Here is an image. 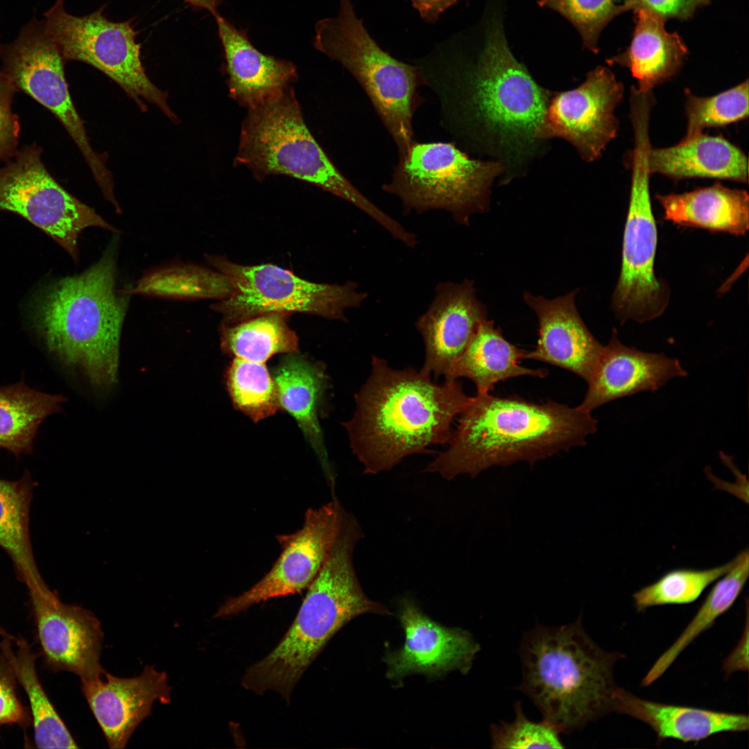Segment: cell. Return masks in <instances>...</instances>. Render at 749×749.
Returning <instances> with one entry per match:
<instances>
[{
    "mask_svg": "<svg viewBox=\"0 0 749 749\" xmlns=\"http://www.w3.org/2000/svg\"><path fill=\"white\" fill-rule=\"evenodd\" d=\"M634 12L630 45L608 62L627 67L637 80V88L651 91L679 71L688 50L678 33L666 30L665 20L642 10Z\"/></svg>",
    "mask_w": 749,
    "mask_h": 749,
    "instance_id": "28",
    "label": "cell"
},
{
    "mask_svg": "<svg viewBox=\"0 0 749 749\" xmlns=\"http://www.w3.org/2000/svg\"><path fill=\"white\" fill-rule=\"evenodd\" d=\"M101 678L80 679L81 689L110 748H124L138 725L150 714L155 701H171L165 672L146 666L137 677L121 678L105 671Z\"/></svg>",
    "mask_w": 749,
    "mask_h": 749,
    "instance_id": "21",
    "label": "cell"
},
{
    "mask_svg": "<svg viewBox=\"0 0 749 749\" xmlns=\"http://www.w3.org/2000/svg\"><path fill=\"white\" fill-rule=\"evenodd\" d=\"M117 239L86 270L51 285L35 309V327L49 352L98 391L118 382L121 333L130 295L117 288Z\"/></svg>",
    "mask_w": 749,
    "mask_h": 749,
    "instance_id": "4",
    "label": "cell"
},
{
    "mask_svg": "<svg viewBox=\"0 0 749 749\" xmlns=\"http://www.w3.org/2000/svg\"><path fill=\"white\" fill-rule=\"evenodd\" d=\"M290 315L268 312L235 323H222L221 348L235 358L261 363L277 354L297 352L298 338L289 325Z\"/></svg>",
    "mask_w": 749,
    "mask_h": 749,
    "instance_id": "34",
    "label": "cell"
},
{
    "mask_svg": "<svg viewBox=\"0 0 749 749\" xmlns=\"http://www.w3.org/2000/svg\"><path fill=\"white\" fill-rule=\"evenodd\" d=\"M452 431L448 447L426 467L450 481L472 478L496 466L531 465L586 444L597 430L591 413L552 400L536 403L517 396L476 393Z\"/></svg>",
    "mask_w": 749,
    "mask_h": 749,
    "instance_id": "3",
    "label": "cell"
},
{
    "mask_svg": "<svg viewBox=\"0 0 749 749\" xmlns=\"http://www.w3.org/2000/svg\"><path fill=\"white\" fill-rule=\"evenodd\" d=\"M458 0H411L420 17L428 23H435L447 8Z\"/></svg>",
    "mask_w": 749,
    "mask_h": 749,
    "instance_id": "45",
    "label": "cell"
},
{
    "mask_svg": "<svg viewBox=\"0 0 749 749\" xmlns=\"http://www.w3.org/2000/svg\"><path fill=\"white\" fill-rule=\"evenodd\" d=\"M223 48L229 96L247 110L255 107L298 79L291 61L264 54L255 48L247 33L219 14L215 17Z\"/></svg>",
    "mask_w": 749,
    "mask_h": 749,
    "instance_id": "23",
    "label": "cell"
},
{
    "mask_svg": "<svg viewBox=\"0 0 749 749\" xmlns=\"http://www.w3.org/2000/svg\"><path fill=\"white\" fill-rule=\"evenodd\" d=\"M17 89L0 70V163L12 160L19 151L20 123L12 110Z\"/></svg>",
    "mask_w": 749,
    "mask_h": 749,
    "instance_id": "42",
    "label": "cell"
},
{
    "mask_svg": "<svg viewBox=\"0 0 749 749\" xmlns=\"http://www.w3.org/2000/svg\"><path fill=\"white\" fill-rule=\"evenodd\" d=\"M515 719L509 723L500 721L490 728L493 748H563L560 732L545 721L537 723L524 714L522 702L514 705Z\"/></svg>",
    "mask_w": 749,
    "mask_h": 749,
    "instance_id": "40",
    "label": "cell"
},
{
    "mask_svg": "<svg viewBox=\"0 0 749 749\" xmlns=\"http://www.w3.org/2000/svg\"><path fill=\"white\" fill-rule=\"evenodd\" d=\"M0 635H1V636L2 637H12V635H10V634H9V633H8V632L6 631V629H5L4 628H3V627H2V626H0Z\"/></svg>",
    "mask_w": 749,
    "mask_h": 749,
    "instance_id": "47",
    "label": "cell"
},
{
    "mask_svg": "<svg viewBox=\"0 0 749 749\" xmlns=\"http://www.w3.org/2000/svg\"><path fill=\"white\" fill-rule=\"evenodd\" d=\"M33 482L28 472L17 481L0 479V546L28 589L48 587L37 569L30 537Z\"/></svg>",
    "mask_w": 749,
    "mask_h": 749,
    "instance_id": "31",
    "label": "cell"
},
{
    "mask_svg": "<svg viewBox=\"0 0 749 749\" xmlns=\"http://www.w3.org/2000/svg\"><path fill=\"white\" fill-rule=\"evenodd\" d=\"M522 680L517 689L560 733H569L613 712L618 687L614 667L623 654L608 652L588 635L582 614L573 623H536L521 642Z\"/></svg>",
    "mask_w": 749,
    "mask_h": 749,
    "instance_id": "5",
    "label": "cell"
},
{
    "mask_svg": "<svg viewBox=\"0 0 749 749\" xmlns=\"http://www.w3.org/2000/svg\"><path fill=\"white\" fill-rule=\"evenodd\" d=\"M735 558L724 565L703 570L680 569L670 571L655 583L632 595L638 612L653 606L681 605L698 599L703 591L733 565Z\"/></svg>",
    "mask_w": 749,
    "mask_h": 749,
    "instance_id": "37",
    "label": "cell"
},
{
    "mask_svg": "<svg viewBox=\"0 0 749 749\" xmlns=\"http://www.w3.org/2000/svg\"><path fill=\"white\" fill-rule=\"evenodd\" d=\"M64 0H55L44 13L45 28L64 61H80L117 83L144 111V101L156 105L173 121L178 117L168 94L149 79L141 60L138 32L131 21L114 22L103 14L105 6L85 16L67 12Z\"/></svg>",
    "mask_w": 749,
    "mask_h": 749,
    "instance_id": "11",
    "label": "cell"
},
{
    "mask_svg": "<svg viewBox=\"0 0 749 749\" xmlns=\"http://www.w3.org/2000/svg\"><path fill=\"white\" fill-rule=\"evenodd\" d=\"M205 257L234 287L229 297L211 307L222 315L225 324L268 312L302 313L347 322L346 311L359 308L368 296L352 280L318 283L273 264L241 265L223 256Z\"/></svg>",
    "mask_w": 749,
    "mask_h": 749,
    "instance_id": "10",
    "label": "cell"
},
{
    "mask_svg": "<svg viewBox=\"0 0 749 749\" xmlns=\"http://www.w3.org/2000/svg\"><path fill=\"white\" fill-rule=\"evenodd\" d=\"M1 71L21 90L51 112L73 139L105 198L114 196V182L105 155L91 146L84 123L70 96L64 60L47 33L44 20L35 15L17 37L0 44Z\"/></svg>",
    "mask_w": 749,
    "mask_h": 749,
    "instance_id": "13",
    "label": "cell"
},
{
    "mask_svg": "<svg viewBox=\"0 0 749 749\" xmlns=\"http://www.w3.org/2000/svg\"><path fill=\"white\" fill-rule=\"evenodd\" d=\"M526 352L508 342L494 322L486 318L445 379H469L476 386V393L488 394L497 383L508 379L521 376L546 377V369L520 365Z\"/></svg>",
    "mask_w": 749,
    "mask_h": 749,
    "instance_id": "29",
    "label": "cell"
},
{
    "mask_svg": "<svg viewBox=\"0 0 749 749\" xmlns=\"http://www.w3.org/2000/svg\"><path fill=\"white\" fill-rule=\"evenodd\" d=\"M18 684L10 662L0 650V730L17 725L26 733L32 725L29 709L19 697Z\"/></svg>",
    "mask_w": 749,
    "mask_h": 749,
    "instance_id": "41",
    "label": "cell"
},
{
    "mask_svg": "<svg viewBox=\"0 0 749 749\" xmlns=\"http://www.w3.org/2000/svg\"><path fill=\"white\" fill-rule=\"evenodd\" d=\"M664 218L680 226L743 236L749 227L747 191L721 184L682 193L657 195Z\"/></svg>",
    "mask_w": 749,
    "mask_h": 749,
    "instance_id": "27",
    "label": "cell"
},
{
    "mask_svg": "<svg viewBox=\"0 0 749 749\" xmlns=\"http://www.w3.org/2000/svg\"><path fill=\"white\" fill-rule=\"evenodd\" d=\"M748 80L716 95L700 97L686 90L687 131L684 137L703 133L748 117Z\"/></svg>",
    "mask_w": 749,
    "mask_h": 749,
    "instance_id": "38",
    "label": "cell"
},
{
    "mask_svg": "<svg viewBox=\"0 0 749 749\" xmlns=\"http://www.w3.org/2000/svg\"><path fill=\"white\" fill-rule=\"evenodd\" d=\"M687 375L678 359L626 346L613 329L596 369L587 383L585 395L577 406L592 413L620 398L641 392L654 393L670 380Z\"/></svg>",
    "mask_w": 749,
    "mask_h": 749,
    "instance_id": "22",
    "label": "cell"
},
{
    "mask_svg": "<svg viewBox=\"0 0 749 749\" xmlns=\"http://www.w3.org/2000/svg\"><path fill=\"white\" fill-rule=\"evenodd\" d=\"M577 290L547 299L524 293L526 304L538 321L536 347L524 359H533L567 370L587 383L593 376L604 350L580 318L575 304Z\"/></svg>",
    "mask_w": 749,
    "mask_h": 749,
    "instance_id": "20",
    "label": "cell"
},
{
    "mask_svg": "<svg viewBox=\"0 0 749 749\" xmlns=\"http://www.w3.org/2000/svg\"><path fill=\"white\" fill-rule=\"evenodd\" d=\"M470 398L458 379L438 384L420 370L394 369L372 356L354 414L343 423L363 474L389 471L408 456L447 443L455 417Z\"/></svg>",
    "mask_w": 749,
    "mask_h": 749,
    "instance_id": "2",
    "label": "cell"
},
{
    "mask_svg": "<svg viewBox=\"0 0 749 749\" xmlns=\"http://www.w3.org/2000/svg\"><path fill=\"white\" fill-rule=\"evenodd\" d=\"M734 558L733 565L718 578L679 637L646 673L642 681L643 687L649 686L660 678L692 642L734 605L748 578V549L742 551Z\"/></svg>",
    "mask_w": 749,
    "mask_h": 749,
    "instance_id": "33",
    "label": "cell"
},
{
    "mask_svg": "<svg viewBox=\"0 0 749 749\" xmlns=\"http://www.w3.org/2000/svg\"><path fill=\"white\" fill-rule=\"evenodd\" d=\"M0 650L10 662L28 700L33 743L37 748H77L78 746L43 687L36 669L40 655L23 637H3Z\"/></svg>",
    "mask_w": 749,
    "mask_h": 749,
    "instance_id": "30",
    "label": "cell"
},
{
    "mask_svg": "<svg viewBox=\"0 0 749 749\" xmlns=\"http://www.w3.org/2000/svg\"><path fill=\"white\" fill-rule=\"evenodd\" d=\"M42 153L35 143L25 145L0 166V211L26 218L76 261L78 239L83 230L98 227L115 234L119 232L54 179L42 162Z\"/></svg>",
    "mask_w": 749,
    "mask_h": 749,
    "instance_id": "14",
    "label": "cell"
},
{
    "mask_svg": "<svg viewBox=\"0 0 749 749\" xmlns=\"http://www.w3.org/2000/svg\"><path fill=\"white\" fill-rule=\"evenodd\" d=\"M338 1L337 15L316 24L313 45L359 83L402 156L415 141L413 119L422 85L419 69L379 46L351 0Z\"/></svg>",
    "mask_w": 749,
    "mask_h": 749,
    "instance_id": "8",
    "label": "cell"
},
{
    "mask_svg": "<svg viewBox=\"0 0 749 749\" xmlns=\"http://www.w3.org/2000/svg\"><path fill=\"white\" fill-rule=\"evenodd\" d=\"M362 537L359 524H343L286 633L270 653L246 669L241 680L246 689L256 694L272 691L289 703L304 671L343 626L365 613L391 614L367 596L358 579L353 555Z\"/></svg>",
    "mask_w": 749,
    "mask_h": 749,
    "instance_id": "6",
    "label": "cell"
},
{
    "mask_svg": "<svg viewBox=\"0 0 749 749\" xmlns=\"http://www.w3.org/2000/svg\"><path fill=\"white\" fill-rule=\"evenodd\" d=\"M62 395L43 393L24 381L0 388V448L16 457L30 454L42 422L61 409Z\"/></svg>",
    "mask_w": 749,
    "mask_h": 749,
    "instance_id": "32",
    "label": "cell"
},
{
    "mask_svg": "<svg viewBox=\"0 0 749 749\" xmlns=\"http://www.w3.org/2000/svg\"><path fill=\"white\" fill-rule=\"evenodd\" d=\"M651 173L673 179L714 178L746 183L748 162L745 153L721 136L703 133L685 138L676 145L650 147Z\"/></svg>",
    "mask_w": 749,
    "mask_h": 749,
    "instance_id": "25",
    "label": "cell"
},
{
    "mask_svg": "<svg viewBox=\"0 0 749 749\" xmlns=\"http://www.w3.org/2000/svg\"><path fill=\"white\" fill-rule=\"evenodd\" d=\"M613 712L648 725L660 743L668 739L698 742L719 733L744 732L749 727L746 714L648 700L620 687L615 691Z\"/></svg>",
    "mask_w": 749,
    "mask_h": 749,
    "instance_id": "24",
    "label": "cell"
},
{
    "mask_svg": "<svg viewBox=\"0 0 749 749\" xmlns=\"http://www.w3.org/2000/svg\"><path fill=\"white\" fill-rule=\"evenodd\" d=\"M28 592L45 667L80 679L101 678L105 671L100 664L103 633L96 616L81 606L64 603L49 587Z\"/></svg>",
    "mask_w": 749,
    "mask_h": 749,
    "instance_id": "17",
    "label": "cell"
},
{
    "mask_svg": "<svg viewBox=\"0 0 749 749\" xmlns=\"http://www.w3.org/2000/svg\"><path fill=\"white\" fill-rule=\"evenodd\" d=\"M273 377L279 408L295 419L327 475L332 479L318 420V411L328 383L324 366L307 360L297 352L289 353L279 361Z\"/></svg>",
    "mask_w": 749,
    "mask_h": 749,
    "instance_id": "26",
    "label": "cell"
},
{
    "mask_svg": "<svg viewBox=\"0 0 749 749\" xmlns=\"http://www.w3.org/2000/svg\"><path fill=\"white\" fill-rule=\"evenodd\" d=\"M623 91V84L609 69L597 67L578 87L556 94L549 101L537 139H565L585 161H594L617 136L619 121L614 109Z\"/></svg>",
    "mask_w": 749,
    "mask_h": 749,
    "instance_id": "16",
    "label": "cell"
},
{
    "mask_svg": "<svg viewBox=\"0 0 749 749\" xmlns=\"http://www.w3.org/2000/svg\"><path fill=\"white\" fill-rule=\"evenodd\" d=\"M406 639L403 647L387 655V676L399 679L413 673L439 675L451 670L467 673L480 646L472 635L442 626L425 615L410 599L400 605Z\"/></svg>",
    "mask_w": 749,
    "mask_h": 749,
    "instance_id": "19",
    "label": "cell"
},
{
    "mask_svg": "<svg viewBox=\"0 0 749 749\" xmlns=\"http://www.w3.org/2000/svg\"><path fill=\"white\" fill-rule=\"evenodd\" d=\"M123 291L129 295L221 300L229 297L234 287L228 277L215 269L182 264L149 273L135 286Z\"/></svg>",
    "mask_w": 749,
    "mask_h": 749,
    "instance_id": "35",
    "label": "cell"
},
{
    "mask_svg": "<svg viewBox=\"0 0 749 749\" xmlns=\"http://www.w3.org/2000/svg\"><path fill=\"white\" fill-rule=\"evenodd\" d=\"M631 187L624 226L621 265L611 307L621 324L651 321L660 316L669 301L667 284L655 271L657 229L650 193L648 153L650 139L634 135Z\"/></svg>",
    "mask_w": 749,
    "mask_h": 749,
    "instance_id": "12",
    "label": "cell"
},
{
    "mask_svg": "<svg viewBox=\"0 0 749 749\" xmlns=\"http://www.w3.org/2000/svg\"><path fill=\"white\" fill-rule=\"evenodd\" d=\"M709 3L710 0H624L623 5L628 11L642 10L666 21L689 19L699 8Z\"/></svg>",
    "mask_w": 749,
    "mask_h": 749,
    "instance_id": "43",
    "label": "cell"
},
{
    "mask_svg": "<svg viewBox=\"0 0 749 749\" xmlns=\"http://www.w3.org/2000/svg\"><path fill=\"white\" fill-rule=\"evenodd\" d=\"M724 672L730 675L738 671H747L748 660V622H746L745 632L739 644L733 651L725 660L723 664Z\"/></svg>",
    "mask_w": 749,
    "mask_h": 749,
    "instance_id": "44",
    "label": "cell"
},
{
    "mask_svg": "<svg viewBox=\"0 0 749 749\" xmlns=\"http://www.w3.org/2000/svg\"><path fill=\"white\" fill-rule=\"evenodd\" d=\"M538 4L566 18L579 33L584 46L594 53L599 51L602 30L614 17L628 11L615 0H540Z\"/></svg>",
    "mask_w": 749,
    "mask_h": 749,
    "instance_id": "39",
    "label": "cell"
},
{
    "mask_svg": "<svg viewBox=\"0 0 749 749\" xmlns=\"http://www.w3.org/2000/svg\"><path fill=\"white\" fill-rule=\"evenodd\" d=\"M415 64L422 85L438 101L443 128L465 147L489 135L502 153L516 157L538 140L549 93L514 58L499 22L489 29L472 64L438 46Z\"/></svg>",
    "mask_w": 749,
    "mask_h": 749,
    "instance_id": "1",
    "label": "cell"
},
{
    "mask_svg": "<svg viewBox=\"0 0 749 749\" xmlns=\"http://www.w3.org/2000/svg\"><path fill=\"white\" fill-rule=\"evenodd\" d=\"M225 379L234 406L252 421L272 416L279 408L274 379L264 363L234 358Z\"/></svg>",
    "mask_w": 749,
    "mask_h": 749,
    "instance_id": "36",
    "label": "cell"
},
{
    "mask_svg": "<svg viewBox=\"0 0 749 749\" xmlns=\"http://www.w3.org/2000/svg\"><path fill=\"white\" fill-rule=\"evenodd\" d=\"M234 165L262 181L283 175L313 184L357 207L393 238L404 226L365 197L334 164L309 131L292 86L250 109L242 123Z\"/></svg>",
    "mask_w": 749,
    "mask_h": 749,
    "instance_id": "7",
    "label": "cell"
},
{
    "mask_svg": "<svg viewBox=\"0 0 749 749\" xmlns=\"http://www.w3.org/2000/svg\"><path fill=\"white\" fill-rule=\"evenodd\" d=\"M503 166L471 158L455 144L415 141L381 189L400 200L404 215L442 210L467 225L473 214L487 210L491 184Z\"/></svg>",
    "mask_w": 749,
    "mask_h": 749,
    "instance_id": "9",
    "label": "cell"
},
{
    "mask_svg": "<svg viewBox=\"0 0 749 749\" xmlns=\"http://www.w3.org/2000/svg\"><path fill=\"white\" fill-rule=\"evenodd\" d=\"M191 6L198 9H204L215 17L218 15V8L222 4V0H184Z\"/></svg>",
    "mask_w": 749,
    "mask_h": 749,
    "instance_id": "46",
    "label": "cell"
},
{
    "mask_svg": "<svg viewBox=\"0 0 749 749\" xmlns=\"http://www.w3.org/2000/svg\"><path fill=\"white\" fill-rule=\"evenodd\" d=\"M345 513L336 499L309 508L301 528L277 537L282 550L268 572L248 590L227 599L214 617L234 616L259 603L307 588L327 558Z\"/></svg>",
    "mask_w": 749,
    "mask_h": 749,
    "instance_id": "15",
    "label": "cell"
},
{
    "mask_svg": "<svg viewBox=\"0 0 749 749\" xmlns=\"http://www.w3.org/2000/svg\"><path fill=\"white\" fill-rule=\"evenodd\" d=\"M476 292L474 282L469 279L442 282L436 286L431 302L415 322L424 344L420 369L424 373L445 378L487 318L486 307Z\"/></svg>",
    "mask_w": 749,
    "mask_h": 749,
    "instance_id": "18",
    "label": "cell"
}]
</instances>
